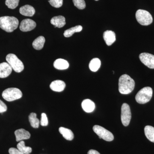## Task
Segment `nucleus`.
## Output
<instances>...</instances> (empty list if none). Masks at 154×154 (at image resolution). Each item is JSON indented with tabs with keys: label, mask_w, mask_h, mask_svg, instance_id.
<instances>
[{
	"label": "nucleus",
	"mask_w": 154,
	"mask_h": 154,
	"mask_svg": "<svg viewBox=\"0 0 154 154\" xmlns=\"http://www.w3.org/2000/svg\"><path fill=\"white\" fill-rule=\"evenodd\" d=\"M135 82L128 75H122L119 80V91L120 94H128L134 89Z\"/></svg>",
	"instance_id": "1"
},
{
	"label": "nucleus",
	"mask_w": 154,
	"mask_h": 154,
	"mask_svg": "<svg viewBox=\"0 0 154 154\" xmlns=\"http://www.w3.org/2000/svg\"><path fill=\"white\" fill-rule=\"evenodd\" d=\"M19 24V20L16 17L8 16L0 17V28L8 33L16 30Z\"/></svg>",
	"instance_id": "2"
},
{
	"label": "nucleus",
	"mask_w": 154,
	"mask_h": 154,
	"mask_svg": "<svg viewBox=\"0 0 154 154\" xmlns=\"http://www.w3.org/2000/svg\"><path fill=\"white\" fill-rule=\"evenodd\" d=\"M152 89L151 88L145 87L141 89L136 95V101L139 104H146L149 102L152 96Z\"/></svg>",
	"instance_id": "3"
},
{
	"label": "nucleus",
	"mask_w": 154,
	"mask_h": 154,
	"mask_svg": "<svg viewBox=\"0 0 154 154\" xmlns=\"http://www.w3.org/2000/svg\"><path fill=\"white\" fill-rule=\"evenodd\" d=\"M3 98L8 102H12L22 98V91L17 88H9L3 91Z\"/></svg>",
	"instance_id": "4"
},
{
	"label": "nucleus",
	"mask_w": 154,
	"mask_h": 154,
	"mask_svg": "<svg viewBox=\"0 0 154 154\" xmlns=\"http://www.w3.org/2000/svg\"><path fill=\"white\" fill-rule=\"evenodd\" d=\"M6 60L11 68L17 72H21L24 70V66L23 63L13 54H9L7 56Z\"/></svg>",
	"instance_id": "5"
},
{
	"label": "nucleus",
	"mask_w": 154,
	"mask_h": 154,
	"mask_svg": "<svg viewBox=\"0 0 154 154\" xmlns=\"http://www.w3.org/2000/svg\"><path fill=\"white\" fill-rule=\"evenodd\" d=\"M136 18L141 25L147 26L152 24L153 18L151 14L147 11L138 10L136 13Z\"/></svg>",
	"instance_id": "6"
},
{
	"label": "nucleus",
	"mask_w": 154,
	"mask_h": 154,
	"mask_svg": "<svg viewBox=\"0 0 154 154\" xmlns=\"http://www.w3.org/2000/svg\"><path fill=\"white\" fill-rule=\"evenodd\" d=\"M93 130L94 132L99 136L100 139H102L107 141H111L114 139L113 134L103 127L95 125L93 127Z\"/></svg>",
	"instance_id": "7"
},
{
	"label": "nucleus",
	"mask_w": 154,
	"mask_h": 154,
	"mask_svg": "<svg viewBox=\"0 0 154 154\" xmlns=\"http://www.w3.org/2000/svg\"><path fill=\"white\" fill-rule=\"evenodd\" d=\"M131 117V112L129 105L126 103H124L122 106L121 114V121L123 125L125 126H128Z\"/></svg>",
	"instance_id": "8"
},
{
	"label": "nucleus",
	"mask_w": 154,
	"mask_h": 154,
	"mask_svg": "<svg viewBox=\"0 0 154 154\" xmlns=\"http://www.w3.org/2000/svg\"><path fill=\"white\" fill-rule=\"evenodd\" d=\"M141 61L150 69H154V55L148 53H143L139 55Z\"/></svg>",
	"instance_id": "9"
},
{
	"label": "nucleus",
	"mask_w": 154,
	"mask_h": 154,
	"mask_svg": "<svg viewBox=\"0 0 154 154\" xmlns=\"http://www.w3.org/2000/svg\"><path fill=\"white\" fill-rule=\"evenodd\" d=\"M36 26V22L32 19H27L22 20L19 28L23 32H28L33 30Z\"/></svg>",
	"instance_id": "10"
},
{
	"label": "nucleus",
	"mask_w": 154,
	"mask_h": 154,
	"mask_svg": "<svg viewBox=\"0 0 154 154\" xmlns=\"http://www.w3.org/2000/svg\"><path fill=\"white\" fill-rule=\"evenodd\" d=\"M12 69L8 63H0V78H5L9 76L12 72Z\"/></svg>",
	"instance_id": "11"
},
{
	"label": "nucleus",
	"mask_w": 154,
	"mask_h": 154,
	"mask_svg": "<svg viewBox=\"0 0 154 154\" xmlns=\"http://www.w3.org/2000/svg\"><path fill=\"white\" fill-rule=\"evenodd\" d=\"M15 134L17 142L28 139L30 137V134L29 131L23 128L17 130L15 131Z\"/></svg>",
	"instance_id": "12"
},
{
	"label": "nucleus",
	"mask_w": 154,
	"mask_h": 154,
	"mask_svg": "<svg viewBox=\"0 0 154 154\" xmlns=\"http://www.w3.org/2000/svg\"><path fill=\"white\" fill-rule=\"evenodd\" d=\"M65 87V83L61 80H56L53 81L50 85V88L51 90L57 92H60L63 91Z\"/></svg>",
	"instance_id": "13"
},
{
	"label": "nucleus",
	"mask_w": 154,
	"mask_h": 154,
	"mask_svg": "<svg viewBox=\"0 0 154 154\" xmlns=\"http://www.w3.org/2000/svg\"><path fill=\"white\" fill-rule=\"evenodd\" d=\"M103 38L106 44L110 46L116 41L115 33L111 30H106L103 34Z\"/></svg>",
	"instance_id": "14"
},
{
	"label": "nucleus",
	"mask_w": 154,
	"mask_h": 154,
	"mask_svg": "<svg viewBox=\"0 0 154 154\" xmlns=\"http://www.w3.org/2000/svg\"><path fill=\"white\" fill-rule=\"evenodd\" d=\"M20 14L26 17H33L35 13V10L32 6L26 5L22 6L19 9Z\"/></svg>",
	"instance_id": "15"
},
{
	"label": "nucleus",
	"mask_w": 154,
	"mask_h": 154,
	"mask_svg": "<svg viewBox=\"0 0 154 154\" xmlns=\"http://www.w3.org/2000/svg\"><path fill=\"white\" fill-rule=\"evenodd\" d=\"M82 106L83 110L87 113H91L95 110V103L89 99L84 100L82 102Z\"/></svg>",
	"instance_id": "16"
},
{
	"label": "nucleus",
	"mask_w": 154,
	"mask_h": 154,
	"mask_svg": "<svg viewBox=\"0 0 154 154\" xmlns=\"http://www.w3.org/2000/svg\"><path fill=\"white\" fill-rule=\"evenodd\" d=\"M51 23L54 25L55 28H62L66 25V19L63 16L54 17L51 20Z\"/></svg>",
	"instance_id": "17"
},
{
	"label": "nucleus",
	"mask_w": 154,
	"mask_h": 154,
	"mask_svg": "<svg viewBox=\"0 0 154 154\" xmlns=\"http://www.w3.org/2000/svg\"><path fill=\"white\" fill-rule=\"evenodd\" d=\"M54 66L58 70H64L68 68L69 63L65 60L58 59L54 63Z\"/></svg>",
	"instance_id": "18"
},
{
	"label": "nucleus",
	"mask_w": 154,
	"mask_h": 154,
	"mask_svg": "<svg viewBox=\"0 0 154 154\" xmlns=\"http://www.w3.org/2000/svg\"><path fill=\"white\" fill-rule=\"evenodd\" d=\"M59 132L65 139L68 140H72L74 137L73 133L71 130L65 128L60 127L59 129Z\"/></svg>",
	"instance_id": "19"
},
{
	"label": "nucleus",
	"mask_w": 154,
	"mask_h": 154,
	"mask_svg": "<svg viewBox=\"0 0 154 154\" xmlns=\"http://www.w3.org/2000/svg\"><path fill=\"white\" fill-rule=\"evenodd\" d=\"M45 42V38L43 36H39L33 41L32 45L34 49L40 50L43 48Z\"/></svg>",
	"instance_id": "20"
},
{
	"label": "nucleus",
	"mask_w": 154,
	"mask_h": 154,
	"mask_svg": "<svg viewBox=\"0 0 154 154\" xmlns=\"http://www.w3.org/2000/svg\"><path fill=\"white\" fill-rule=\"evenodd\" d=\"M101 62L99 59L94 58L89 63V68L91 71L97 72L101 66Z\"/></svg>",
	"instance_id": "21"
},
{
	"label": "nucleus",
	"mask_w": 154,
	"mask_h": 154,
	"mask_svg": "<svg viewBox=\"0 0 154 154\" xmlns=\"http://www.w3.org/2000/svg\"><path fill=\"white\" fill-rule=\"evenodd\" d=\"M144 132L147 138L152 142L154 143V127L147 125L145 127Z\"/></svg>",
	"instance_id": "22"
},
{
	"label": "nucleus",
	"mask_w": 154,
	"mask_h": 154,
	"mask_svg": "<svg viewBox=\"0 0 154 154\" xmlns=\"http://www.w3.org/2000/svg\"><path fill=\"white\" fill-rule=\"evenodd\" d=\"M82 29V27L81 25H77L66 30L64 33V36L66 37H70L74 33L81 32Z\"/></svg>",
	"instance_id": "23"
},
{
	"label": "nucleus",
	"mask_w": 154,
	"mask_h": 154,
	"mask_svg": "<svg viewBox=\"0 0 154 154\" xmlns=\"http://www.w3.org/2000/svg\"><path fill=\"white\" fill-rule=\"evenodd\" d=\"M17 149L24 154H30L32 152V148L30 147L26 146L25 143L22 140L19 142L17 145Z\"/></svg>",
	"instance_id": "24"
},
{
	"label": "nucleus",
	"mask_w": 154,
	"mask_h": 154,
	"mask_svg": "<svg viewBox=\"0 0 154 154\" xmlns=\"http://www.w3.org/2000/svg\"><path fill=\"white\" fill-rule=\"evenodd\" d=\"M29 121L30 125L33 128H38L39 127L40 122L38 118L36 117V113H32L29 116Z\"/></svg>",
	"instance_id": "25"
},
{
	"label": "nucleus",
	"mask_w": 154,
	"mask_h": 154,
	"mask_svg": "<svg viewBox=\"0 0 154 154\" xmlns=\"http://www.w3.org/2000/svg\"><path fill=\"white\" fill-rule=\"evenodd\" d=\"M19 0H6L5 4L9 8L14 9L19 5Z\"/></svg>",
	"instance_id": "26"
},
{
	"label": "nucleus",
	"mask_w": 154,
	"mask_h": 154,
	"mask_svg": "<svg viewBox=\"0 0 154 154\" xmlns=\"http://www.w3.org/2000/svg\"><path fill=\"white\" fill-rule=\"evenodd\" d=\"M74 5L80 10H83L85 8L86 3L84 0H73Z\"/></svg>",
	"instance_id": "27"
},
{
	"label": "nucleus",
	"mask_w": 154,
	"mask_h": 154,
	"mask_svg": "<svg viewBox=\"0 0 154 154\" xmlns=\"http://www.w3.org/2000/svg\"><path fill=\"white\" fill-rule=\"evenodd\" d=\"M48 2L52 7L59 8L62 6L63 0H49Z\"/></svg>",
	"instance_id": "28"
},
{
	"label": "nucleus",
	"mask_w": 154,
	"mask_h": 154,
	"mask_svg": "<svg viewBox=\"0 0 154 154\" xmlns=\"http://www.w3.org/2000/svg\"><path fill=\"white\" fill-rule=\"evenodd\" d=\"M48 119L46 114L42 113L41 114V121L40 122V124L42 126H46L48 125Z\"/></svg>",
	"instance_id": "29"
},
{
	"label": "nucleus",
	"mask_w": 154,
	"mask_h": 154,
	"mask_svg": "<svg viewBox=\"0 0 154 154\" xmlns=\"http://www.w3.org/2000/svg\"><path fill=\"white\" fill-rule=\"evenodd\" d=\"M7 106L6 104L0 100V113H3L7 110Z\"/></svg>",
	"instance_id": "30"
},
{
	"label": "nucleus",
	"mask_w": 154,
	"mask_h": 154,
	"mask_svg": "<svg viewBox=\"0 0 154 154\" xmlns=\"http://www.w3.org/2000/svg\"><path fill=\"white\" fill-rule=\"evenodd\" d=\"M9 153L10 154H24L19 149L15 148H11L9 149Z\"/></svg>",
	"instance_id": "31"
},
{
	"label": "nucleus",
	"mask_w": 154,
	"mask_h": 154,
	"mask_svg": "<svg viewBox=\"0 0 154 154\" xmlns=\"http://www.w3.org/2000/svg\"><path fill=\"white\" fill-rule=\"evenodd\" d=\"M88 154H100L99 152L95 150L91 149L88 151Z\"/></svg>",
	"instance_id": "32"
},
{
	"label": "nucleus",
	"mask_w": 154,
	"mask_h": 154,
	"mask_svg": "<svg viewBox=\"0 0 154 154\" xmlns=\"http://www.w3.org/2000/svg\"><path fill=\"white\" fill-rule=\"evenodd\" d=\"M95 1H99V0H95Z\"/></svg>",
	"instance_id": "33"
}]
</instances>
